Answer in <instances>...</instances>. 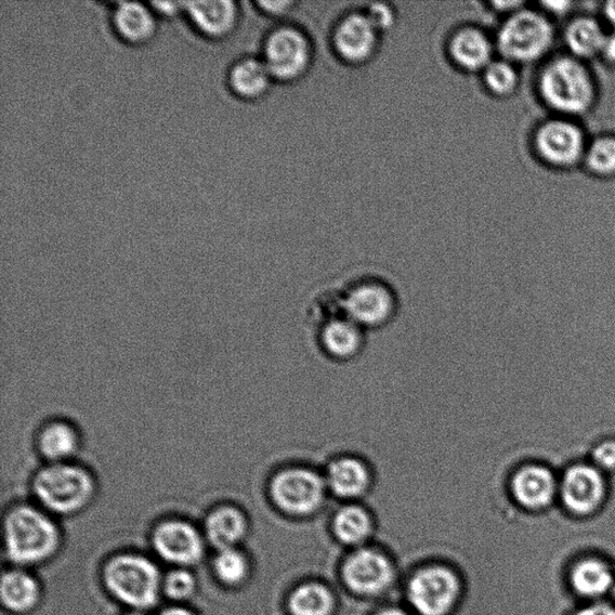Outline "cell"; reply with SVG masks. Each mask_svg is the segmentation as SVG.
Listing matches in <instances>:
<instances>
[{"label": "cell", "instance_id": "obj_6", "mask_svg": "<svg viewBox=\"0 0 615 615\" xmlns=\"http://www.w3.org/2000/svg\"><path fill=\"white\" fill-rule=\"evenodd\" d=\"M32 488L39 505L48 514L69 516L94 502L97 481L91 471L80 464L50 463L37 471Z\"/></svg>", "mask_w": 615, "mask_h": 615}, {"label": "cell", "instance_id": "obj_5", "mask_svg": "<svg viewBox=\"0 0 615 615\" xmlns=\"http://www.w3.org/2000/svg\"><path fill=\"white\" fill-rule=\"evenodd\" d=\"M463 596L462 574L448 561H427L403 583V604L414 615H453Z\"/></svg>", "mask_w": 615, "mask_h": 615}, {"label": "cell", "instance_id": "obj_10", "mask_svg": "<svg viewBox=\"0 0 615 615\" xmlns=\"http://www.w3.org/2000/svg\"><path fill=\"white\" fill-rule=\"evenodd\" d=\"M541 94L553 109L575 114L591 107L594 86L582 64L562 58L549 64L543 72Z\"/></svg>", "mask_w": 615, "mask_h": 615}, {"label": "cell", "instance_id": "obj_25", "mask_svg": "<svg viewBox=\"0 0 615 615\" xmlns=\"http://www.w3.org/2000/svg\"><path fill=\"white\" fill-rule=\"evenodd\" d=\"M36 447L47 464L74 462L81 448L80 431L65 420L50 421L39 431Z\"/></svg>", "mask_w": 615, "mask_h": 615}, {"label": "cell", "instance_id": "obj_42", "mask_svg": "<svg viewBox=\"0 0 615 615\" xmlns=\"http://www.w3.org/2000/svg\"><path fill=\"white\" fill-rule=\"evenodd\" d=\"M125 615H145V614H143V613L140 612V611H133V612H130V613H128V614H125Z\"/></svg>", "mask_w": 615, "mask_h": 615}, {"label": "cell", "instance_id": "obj_19", "mask_svg": "<svg viewBox=\"0 0 615 615\" xmlns=\"http://www.w3.org/2000/svg\"><path fill=\"white\" fill-rule=\"evenodd\" d=\"M185 11L193 28L212 41L229 37L240 22V9L233 0H202L186 2Z\"/></svg>", "mask_w": 615, "mask_h": 615}, {"label": "cell", "instance_id": "obj_40", "mask_svg": "<svg viewBox=\"0 0 615 615\" xmlns=\"http://www.w3.org/2000/svg\"><path fill=\"white\" fill-rule=\"evenodd\" d=\"M160 615H195V614L185 607L174 606L164 609Z\"/></svg>", "mask_w": 615, "mask_h": 615}, {"label": "cell", "instance_id": "obj_30", "mask_svg": "<svg viewBox=\"0 0 615 615\" xmlns=\"http://www.w3.org/2000/svg\"><path fill=\"white\" fill-rule=\"evenodd\" d=\"M484 86L495 97H508L517 87L518 76L507 61H493L483 72Z\"/></svg>", "mask_w": 615, "mask_h": 615}, {"label": "cell", "instance_id": "obj_16", "mask_svg": "<svg viewBox=\"0 0 615 615\" xmlns=\"http://www.w3.org/2000/svg\"><path fill=\"white\" fill-rule=\"evenodd\" d=\"M382 35L364 11L351 12L337 23L332 44L338 58L359 67L375 57Z\"/></svg>", "mask_w": 615, "mask_h": 615}, {"label": "cell", "instance_id": "obj_17", "mask_svg": "<svg viewBox=\"0 0 615 615\" xmlns=\"http://www.w3.org/2000/svg\"><path fill=\"white\" fill-rule=\"evenodd\" d=\"M330 529L333 538L349 551L373 542L376 521L373 509L365 503H337Z\"/></svg>", "mask_w": 615, "mask_h": 615}, {"label": "cell", "instance_id": "obj_37", "mask_svg": "<svg viewBox=\"0 0 615 615\" xmlns=\"http://www.w3.org/2000/svg\"><path fill=\"white\" fill-rule=\"evenodd\" d=\"M152 9L156 15L176 17L179 11L185 10V3L182 2H152Z\"/></svg>", "mask_w": 615, "mask_h": 615}, {"label": "cell", "instance_id": "obj_7", "mask_svg": "<svg viewBox=\"0 0 615 615\" xmlns=\"http://www.w3.org/2000/svg\"><path fill=\"white\" fill-rule=\"evenodd\" d=\"M109 593L134 611L150 609L163 594V575L154 562L143 556L127 553L111 558L102 572Z\"/></svg>", "mask_w": 615, "mask_h": 615}, {"label": "cell", "instance_id": "obj_23", "mask_svg": "<svg viewBox=\"0 0 615 615\" xmlns=\"http://www.w3.org/2000/svg\"><path fill=\"white\" fill-rule=\"evenodd\" d=\"M112 25L118 37L129 45H145L156 31V14L151 4L118 2L112 11Z\"/></svg>", "mask_w": 615, "mask_h": 615}, {"label": "cell", "instance_id": "obj_29", "mask_svg": "<svg viewBox=\"0 0 615 615\" xmlns=\"http://www.w3.org/2000/svg\"><path fill=\"white\" fill-rule=\"evenodd\" d=\"M217 579L229 586H240L251 578V560L239 548L218 551L213 562Z\"/></svg>", "mask_w": 615, "mask_h": 615}, {"label": "cell", "instance_id": "obj_28", "mask_svg": "<svg viewBox=\"0 0 615 615\" xmlns=\"http://www.w3.org/2000/svg\"><path fill=\"white\" fill-rule=\"evenodd\" d=\"M606 36L598 23L592 19H579L567 31V43L575 56L592 57L601 54Z\"/></svg>", "mask_w": 615, "mask_h": 615}, {"label": "cell", "instance_id": "obj_41", "mask_svg": "<svg viewBox=\"0 0 615 615\" xmlns=\"http://www.w3.org/2000/svg\"><path fill=\"white\" fill-rule=\"evenodd\" d=\"M605 15L615 28V2H611L606 6Z\"/></svg>", "mask_w": 615, "mask_h": 615}, {"label": "cell", "instance_id": "obj_11", "mask_svg": "<svg viewBox=\"0 0 615 615\" xmlns=\"http://www.w3.org/2000/svg\"><path fill=\"white\" fill-rule=\"evenodd\" d=\"M274 81L295 83L304 77L314 61L308 35L293 25L272 31L265 41L263 57Z\"/></svg>", "mask_w": 615, "mask_h": 615}, {"label": "cell", "instance_id": "obj_3", "mask_svg": "<svg viewBox=\"0 0 615 615\" xmlns=\"http://www.w3.org/2000/svg\"><path fill=\"white\" fill-rule=\"evenodd\" d=\"M4 528L7 556L20 568L42 564L54 557L61 546L59 528L41 506L21 504L12 507Z\"/></svg>", "mask_w": 615, "mask_h": 615}, {"label": "cell", "instance_id": "obj_14", "mask_svg": "<svg viewBox=\"0 0 615 615\" xmlns=\"http://www.w3.org/2000/svg\"><path fill=\"white\" fill-rule=\"evenodd\" d=\"M506 488L509 498L527 513L539 514L553 507L559 495L556 471L540 463L507 468Z\"/></svg>", "mask_w": 615, "mask_h": 615}, {"label": "cell", "instance_id": "obj_33", "mask_svg": "<svg viewBox=\"0 0 615 615\" xmlns=\"http://www.w3.org/2000/svg\"><path fill=\"white\" fill-rule=\"evenodd\" d=\"M591 463L604 474L615 475V438L601 440L589 455Z\"/></svg>", "mask_w": 615, "mask_h": 615}, {"label": "cell", "instance_id": "obj_21", "mask_svg": "<svg viewBox=\"0 0 615 615\" xmlns=\"http://www.w3.org/2000/svg\"><path fill=\"white\" fill-rule=\"evenodd\" d=\"M448 52L458 69L465 73H483L493 62L494 48L486 33L469 25L452 34Z\"/></svg>", "mask_w": 615, "mask_h": 615}, {"label": "cell", "instance_id": "obj_39", "mask_svg": "<svg viewBox=\"0 0 615 615\" xmlns=\"http://www.w3.org/2000/svg\"><path fill=\"white\" fill-rule=\"evenodd\" d=\"M601 54L604 55L608 62L615 63V32L606 36V41L604 47H602Z\"/></svg>", "mask_w": 615, "mask_h": 615}, {"label": "cell", "instance_id": "obj_27", "mask_svg": "<svg viewBox=\"0 0 615 615\" xmlns=\"http://www.w3.org/2000/svg\"><path fill=\"white\" fill-rule=\"evenodd\" d=\"M42 597L41 584L32 574L21 569L10 570L2 580V601L12 613H29Z\"/></svg>", "mask_w": 615, "mask_h": 615}, {"label": "cell", "instance_id": "obj_24", "mask_svg": "<svg viewBox=\"0 0 615 615\" xmlns=\"http://www.w3.org/2000/svg\"><path fill=\"white\" fill-rule=\"evenodd\" d=\"M338 598L332 585L326 580H306L287 594V615H334Z\"/></svg>", "mask_w": 615, "mask_h": 615}, {"label": "cell", "instance_id": "obj_22", "mask_svg": "<svg viewBox=\"0 0 615 615\" xmlns=\"http://www.w3.org/2000/svg\"><path fill=\"white\" fill-rule=\"evenodd\" d=\"M251 531V520L238 506L221 505L212 509L205 521V539L217 551L239 548Z\"/></svg>", "mask_w": 615, "mask_h": 615}, {"label": "cell", "instance_id": "obj_8", "mask_svg": "<svg viewBox=\"0 0 615 615\" xmlns=\"http://www.w3.org/2000/svg\"><path fill=\"white\" fill-rule=\"evenodd\" d=\"M333 292L339 310L365 332L383 330L399 316V295L384 279L363 278Z\"/></svg>", "mask_w": 615, "mask_h": 615}, {"label": "cell", "instance_id": "obj_36", "mask_svg": "<svg viewBox=\"0 0 615 615\" xmlns=\"http://www.w3.org/2000/svg\"><path fill=\"white\" fill-rule=\"evenodd\" d=\"M571 615H615V606L608 602H594L592 605L579 607Z\"/></svg>", "mask_w": 615, "mask_h": 615}, {"label": "cell", "instance_id": "obj_43", "mask_svg": "<svg viewBox=\"0 0 615 615\" xmlns=\"http://www.w3.org/2000/svg\"><path fill=\"white\" fill-rule=\"evenodd\" d=\"M611 596H612L613 602H614V604H615V585H614V587H613V591H612V593H611Z\"/></svg>", "mask_w": 615, "mask_h": 615}, {"label": "cell", "instance_id": "obj_13", "mask_svg": "<svg viewBox=\"0 0 615 615\" xmlns=\"http://www.w3.org/2000/svg\"><path fill=\"white\" fill-rule=\"evenodd\" d=\"M609 496L606 474L587 462L575 463L561 475L559 498L565 512L575 517H591L605 507Z\"/></svg>", "mask_w": 615, "mask_h": 615}, {"label": "cell", "instance_id": "obj_1", "mask_svg": "<svg viewBox=\"0 0 615 615\" xmlns=\"http://www.w3.org/2000/svg\"><path fill=\"white\" fill-rule=\"evenodd\" d=\"M270 507L293 519L320 515L333 502L323 477L321 464L289 462L278 468L266 484Z\"/></svg>", "mask_w": 615, "mask_h": 615}, {"label": "cell", "instance_id": "obj_2", "mask_svg": "<svg viewBox=\"0 0 615 615\" xmlns=\"http://www.w3.org/2000/svg\"><path fill=\"white\" fill-rule=\"evenodd\" d=\"M339 578L347 591L360 598H389L403 604V583L407 575L381 546L370 543L351 549L340 564Z\"/></svg>", "mask_w": 615, "mask_h": 615}, {"label": "cell", "instance_id": "obj_35", "mask_svg": "<svg viewBox=\"0 0 615 615\" xmlns=\"http://www.w3.org/2000/svg\"><path fill=\"white\" fill-rule=\"evenodd\" d=\"M257 6L270 17L282 18L289 14L297 4L295 2H259Z\"/></svg>", "mask_w": 615, "mask_h": 615}, {"label": "cell", "instance_id": "obj_18", "mask_svg": "<svg viewBox=\"0 0 615 615\" xmlns=\"http://www.w3.org/2000/svg\"><path fill=\"white\" fill-rule=\"evenodd\" d=\"M568 582L571 591L580 598L605 597L615 585L613 561L597 554L579 557L569 569Z\"/></svg>", "mask_w": 615, "mask_h": 615}, {"label": "cell", "instance_id": "obj_38", "mask_svg": "<svg viewBox=\"0 0 615 615\" xmlns=\"http://www.w3.org/2000/svg\"><path fill=\"white\" fill-rule=\"evenodd\" d=\"M373 615H414L403 604H386L377 608Z\"/></svg>", "mask_w": 615, "mask_h": 615}, {"label": "cell", "instance_id": "obj_15", "mask_svg": "<svg viewBox=\"0 0 615 615\" xmlns=\"http://www.w3.org/2000/svg\"><path fill=\"white\" fill-rule=\"evenodd\" d=\"M152 543L155 553L176 568L198 565L205 556V535L183 519L160 523L153 531Z\"/></svg>", "mask_w": 615, "mask_h": 615}, {"label": "cell", "instance_id": "obj_4", "mask_svg": "<svg viewBox=\"0 0 615 615\" xmlns=\"http://www.w3.org/2000/svg\"><path fill=\"white\" fill-rule=\"evenodd\" d=\"M307 316L314 345L327 361L347 364L362 356L369 332L339 310L332 290L312 298Z\"/></svg>", "mask_w": 615, "mask_h": 615}, {"label": "cell", "instance_id": "obj_26", "mask_svg": "<svg viewBox=\"0 0 615 615\" xmlns=\"http://www.w3.org/2000/svg\"><path fill=\"white\" fill-rule=\"evenodd\" d=\"M273 77L263 59L244 57L233 63L229 69L228 84L235 97L253 101L265 97Z\"/></svg>", "mask_w": 615, "mask_h": 615}, {"label": "cell", "instance_id": "obj_31", "mask_svg": "<svg viewBox=\"0 0 615 615\" xmlns=\"http://www.w3.org/2000/svg\"><path fill=\"white\" fill-rule=\"evenodd\" d=\"M587 165L598 175L615 174V139L596 140L586 154Z\"/></svg>", "mask_w": 615, "mask_h": 615}, {"label": "cell", "instance_id": "obj_34", "mask_svg": "<svg viewBox=\"0 0 615 615\" xmlns=\"http://www.w3.org/2000/svg\"><path fill=\"white\" fill-rule=\"evenodd\" d=\"M364 14L382 34L394 29L397 21V11L388 3H373L364 10Z\"/></svg>", "mask_w": 615, "mask_h": 615}, {"label": "cell", "instance_id": "obj_12", "mask_svg": "<svg viewBox=\"0 0 615 615\" xmlns=\"http://www.w3.org/2000/svg\"><path fill=\"white\" fill-rule=\"evenodd\" d=\"M553 30L538 12L520 10L509 18L496 37V46L507 61L530 62L546 54Z\"/></svg>", "mask_w": 615, "mask_h": 615}, {"label": "cell", "instance_id": "obj_32", "mask_svg": "<svg viewBox=\"0 0 615 615\" xmlns=\"http://www.w3.org/2000/svg\"><path fill=\"white\" fill-rule=\"evenodd\" d=\"M195 591L196 580L188 569L175 568L163 580V594L174 601H187Z\"/></svg>", "mask_w": 615, "mask_h": 615}, {"label": "cell", "instance_id": "obj_9", "mask_svg": "<svg viewBox=\"0 0 615 615\" xmlns=\"http://www.w3.org/2000/svg\"><path fill=\"white\" fill-rule=\"evenodd\" d=\"M321 468L327 490L337 503H363L377 491L375 466L360 452H336L327 458Z\"/></svg>", "mask_w": 615, "mask_h": 615}, {"label": "cell", "instance_id": "obj_20", "mask_svg": "<svg viewBox=\"0 0 615 615\" xmlns=\"http://www.w3.org/2000/svg\"><path fill=\"white\" fill-rule=\"evenodd\" d=\"M542 158L553 165L569 166L578 162L584 149L581 130L564 121L545 124L536 136Z\"/></svg>", "mask_w": 615, "mask_h": 615}]
</instances>
